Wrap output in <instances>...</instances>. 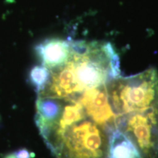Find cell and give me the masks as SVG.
<instances>
[{"mask_svg": "<svg viewBox=\"0 0 158 158\" xmlns=\"http://www.w3.org/2000/svg\"><path fill=\"white\" fill-rule=\"evenodd\" d=\"M35 122L56 158H112L116 132L89 117L73 97L49 98Z\"/></svg>", "mask_w": 158, "mask_h": 158, "instance_id": "6da1fadb", "label": "cell"}, {"mask_svg": "<svg viewBox=\"0 0 158 158\" xmlns=\"http://www.w3.org/2000/svg\"><path fill=\"white\" fill-rule=\"evenodd\" d=\"M49 71L48 82L37 97L69 98L119 76V58L110 43L72 41L68 60Z\"/></svg>", "mask_w": 158, "mask_h": 158, "instance_id": "7a4b0ae2", "label": "cell"}, {"mask_svg": "<svg viewBox=\"0 0 158 158\" xmlns=\"http://www.w3.org/2000/svg\"><path fill=\"white\" fill-rule=\"evenodd\" d=\"M107 92L116 116L157 106V70L151 68L135 76H119L108 83Z\"/></svg>", "mask_w": 158, "mask_h": 158, "instance_id": "3957f363", "label": "cell"}, {"mask_svg": "<svg viewBox=\"0 0 158 158\" xmlns=\"http://www.w3.org/2000/svg\"><path fill=\"white\" fill-rule=\"evenodd\" d=\"M116 128L131 143L138 158H158V105L116 116Z\"/></svg>", "mask_w": 158, "mask_h": 158, "instance_id": "277c9868", "label": "cell"}, {"mask_svg": "<svg viewBox=\"0 0 158 158\" xmlns=\"http://www.w3.org/2000/svg\"><path fill=\"white\" fill-rule=\"evenodd\" d=\"M72 97L82 105L85 112L89 117L106 126L111 131H118L116 116L108 99L107 84L87 89L82 93Z\"/></svg>", "mask_w": 158, "mask_h": 158, "instance_id": "5b68a950", "label": "cell"}, {"mask_svg": "<svg viewBox=\"0 0 158 158\" xmlns=\"http://www.w3.org/2000/svg\"><path fill=\"white\" fill-rule=\"evenodd\" d=\"M71 51L72 41L60 38L47 39L35 47V52L42 65L49 70L64 64Z\"/></svg>", "mask_w": 158, "mask_h": 158, "instance_id": "8992f818", "label": "cell"}, {"mask_svg": "<svg viewBox=\"0 0 158 158\" xmlns=\"http://www.w3.org/2000/svg\"><path fill=\"white\" fill-rule=\"evenodd\" d=\"M112 158H138L135 148L118 131L113 136L111 143Z\"/></svg>", "mask_w": 158, "mask_h": 158, "instance_id": "52a82bcc", "label": "cell"}, {"mask_svg": "<svg viewBox=\"0 0 158 158\" xmlns=\"http://www.w3.org/2000/svg\"><path fill=\"white\" fill-rule=\"evenodd\" d=\"M50 71L43 65H37L31 69L29 74L30 81L35 88L36 89L37 93L44 88L48 82Z\"/></svg>", "mask_w": 158, "mask_h": 158, "instance_id": "ba28073f", "label": "cell"}, {"mask_svg": "<svg viewBox=\"0 0 158 158\" xmlns=\"http://www.w3.org/2000/svg\"><path fill=\"white\" fill-rule=\"evenodd\" d=\"M15 158H31L30 153L27 149H21L14 153Z\"/></svg>", "mask_w": 158, "mask_h": 158, "instance_id": "9c48e42d", "label": "cell"}]
</instances>
